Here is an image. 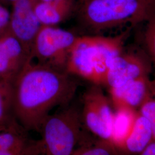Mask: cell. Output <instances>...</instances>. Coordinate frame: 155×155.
Returning <instances> with one entry per match:
<instances>
[{
	"mask_svg": "<svg viewBox=\"0 0 155 155\" xmlns=\"http://www.w3.org/2000/svg\"><path fill=\"white\" fill-rule=\"evenodd\" d=\"M12 84L15 119L28 132L38 133L51 111L71 103L78 87L71 74L32 61Z\"/></svg>",
	"mask_w": 155,
	"mask_h": 155,
	"instance_id": "1",
	"label": "cell"
},
{
	"mask_svg": "<svg viewBox=\"0 0 155 155\" xmlns=\"http://www.w3.org/2000/svg\"><path fill=\"white\" fill-rule=\"evenodd\" d=\"M124 35L115 37H78L73 45L66 72L76 75L95 84H104L109 68L121 54Z\"/></svg>",
	"mask_w": 155,
	"mask_h": 155,
	"instance_id": "2",
	"label": "cell"
},
{
	"mask_svg": "<svg viewBox=\"0 0 155 155\" xmlns=\"http://www.w3.org/2000/svg\"><path fill=\"white\" fill-rule=\"evenodd\" d=\"M39 133L37 155H74L91 136L83 126L80 109L71 103L50 114Z\"/></svg>",
	"mask_w": 155,
	"mask_h": 155,
	"instance_id": "3",
	"label": "cell"
},
{
	"mask_svg": "<svg viewBox=\"0 0 155 155\" xmlns=\"http://www.w3.org/2000/svg\"><path fill=\"white\" fill-rule=\"evenodd\" d=\"M155 15V0H84L82 20L101 31L127 24L147 21Z\"/></svg>",
	"mask_w": 155,
	"mask_h": 155,
	"instance_id": "4",
	"label": "cell"
},
{
	"mask_svg": "<svg viewBox=\"0 0 155 155\" xmlns=\"http://www.w3.org/2000/svg\"><path fill=\"white\" fill-rule=\"evenodd\" d=\"M77 37L66 30L41 25L35 41L32 59L36 58L40 64L66 72Z\"/></svg>",
	"mask_w": 155,
	"mask_h": 155,
	"instance_id": "5",
	"label": "cell"
},
{
	"mask_svg": "<svg viewBox=\"0 0 155 155\" xmlns=\"http://www.w3.org/2000/svg\"><path fill=\"white\" fill-rule=\"evenodd\" d=\"M81 116L86 130L96 139L110 141L114 113L99 85L83 94Z\"/></svg>",
	"mask_w": 155,
	"mask_h": 155,
	"instance_id": "6",
	"label": "cell"
},
{
	"mask_svg": "<svg viewBox=\"0 0 155 155\" xmlns=\"http://www.w3.org/2000/svg\"><path fill=\"white\" fill-rule=\"evenodd\" d=\"M33 0H17L13 2L9 31L21 45L28 59H32L33 46L41 25L34 11Z\"/></svg>",
	"mask_w": 155,
	"mask_h": 155,
	"instance_id": "7",
	"label": "cell"
},
{
	"mask_svg": "<svg viewBox=\"0 0 155 155\" xmlns=\"http://www.w3.org/2000/svg\"><path fill=\"white\" fill-rule=\"evenodd\" d=\"M149 71L148 64L140 56L121 54L111 62L105 85L109 89L117 88L134 79L148 76Z\"/></svg>",
	"mask_w": 155,
	"mask_h": 155,
	"instance_id": "8",
	"label": "cell"
},
{
	"mask_svg": "<svg viewBox=\"0 0 155 155\" xmlns=\"http://www.w3.org/2000/svg\"><path fill=\"white\" fill-rule=\"evenodd\" d=\"M29 61H32L9 30L0 38V79L12 83Z\"/></svg>",
	"mask_w": 155,
	"mask_h": 155,
	"instance_id": "9",
	"label": "cell"
},
{
	"mask_svg": "<svg viewBox=\"0 0 155 155\" xmlns=\"http://www.w3.org/2000/svg\"><path fill=\"white\" fill-rule=\"evenodd\" d=\"M151 82L148 76H145L109 89L113 104L117 108L125 107L134 110L140 107L149 95Z\"/></svg>",
	"mask_w": 155,
	"mask_h": 155,
	"instance_id": "10",
	"label": "cell"
},
{
	"mask_svg": "<svg viewBox=\"0 0 155 155\" xmlns=\"http://www.w3.org/2000/svg\"><path fill=\"white\" fill-rule=\"evenodd\" d=\"M152 141L153 132L150 122L139 113L130 132L117 150L119 155H139Z\"/></svg>",
	"mask_w": 155,
	"mask_h": 155,
	"instance_id": "11",
	"label": "cell"
},
{
	"mask_svg": "<svg viewBox=\"0 0 155 155\" xmlns=\"http://www.w3.org/2000/svg\"><path fill=\"white\" fill-rule=\"evenodd\" d=\"M70 2L51 4L44 2L36 3L34 11L41 25L54 26L67 16Z\"/></svg>",
	"mask_w": 155,
	"mask_h": 155,
	"instance_id": "12",
	"label": "cell"
},
{
	"mask_svg": "<svg viewBox=\"0 0 155 155\" xmlns=\"http://www.w3.org/2000/svg\"><path fill=\"white\" fill-rule=\"evenodd\" d=\"M133 111L128 107H120L117 108L116 112L114 113L110 141L116 148L122 144L132 127L136 116Z\"/></svg>",
	"mask_w": 155,
	"mask_h": 155,
	"instance_id": "13",
	"label": "cell"
},
{
	"mask_svg": "<svg viewBox=\"0 0 155 155\" xmlns=\"http://www.w3.org/2000/svg\"><path fill=\"white\" fill-rule=\"evenodd\" d=\"M74 155H119L110 141L91 137L81 145Z\"/></svg>",
	"mask_w": 155,
	"mask_h": 155,
	"instance_id": "14",
	"label": "cell"
},
{
	"mask_svg": "<svg viewBox=\"0 0 155 155\" xmlns=\"http://www.w3.org/2000/svg\"><path fill=\"white\" fill-rule=\"evenodd\" d=\"M15 119L13 112L11 82L0 79V127Z\"/></svg>",
	"mask_w": 155,
	"mask_h": 155,
	"instance_id": "15",
	"label": "cell"
},
{
	"mask_svg": "<svg viewBox=\"0 0 155 155\" xmlns=\"http://www.w3.org/2000/svg\"><path fill=\"white\" fill-rule=\"evenodd\" d=\"M39 150V140L29 144L13 139L0 137V155H37Z\"/></svg>",
	"mask_w": 155,
	"mask_h": 155,
	"instance_id": "16",
	"label": "cell"
},
{
	"mask_svg": "<svg viewBox=\"0 0 155 155\" xmlns=\"http://www.w3.org/2000/svg\"><path fill=\"white\" fill-rule=\"evenodd\" d=\"M147 22V25L145 33V41L153 66L155 77V15Z\"/></svg>",
	"mask_w": 155,
	"mask_h": 155,
	"instance_id": "17",
	"label": "cell"
},
{
	"mask_svg": "<svg viewBox=\"0 0 155 155\" xmlns=\"http://www.w3.org/2000/svg\"><path fill=\"white\" fill-rule=\"evenodd\" d=\"M139 109V113L149 121L153 132V140H155V97L148 95Z\"/></svg>",
	"mask_w": 155,
	"mask_h": 155,
	"instance_id": "18",
	"label": "cell"
},
{
	"mask_svg": "<svg viewBox=\"0 0 155 155\" xmlns=\"http://www.w3.org/2000/svg\"><path fill=\"white\" fill-rule=\"evenodd\" d=\"M11 15L9 12L0 5V38L9 30Z\"/></svg>",
	"mask_w": 155,
	"mask_h": 155,
	"instance_id": "19",
	"label": "cell"
},
{
	"mask_svg": "<svg viewBox=\"0 0 155 155\" xmlns=\"http://www.w3.org/2000/svg\"><path fill=\"white\" fill-rule=\"evenodd\" d=\"M139 155H155V140H153Z\"/></svg>",
	"mask_w": 155,
	"mask_h": 155,
	"instance_id": "20",
	"label": "cell"
},
{
	"mask_svg": "<svg viewBox=\"0 0 155 155\" xmlns=\"http://www.w3.org/2000/svg\"><path fill=\"white\" fill-rule=\"evenodd\" d=\"M40 1L47 2V3H51V4H58V3L65 2H70L69 0H40Z\"/></svg>",
	"mask_w": 155,
	"mask_h": 155,
	"instance_id": "21",
	"label": "cell"
},
{
	"mask_svg": "<svg viewBox=\"0 0 155 155\" xmlns=\"http://www.w3.org/2000/svg\"><path fill=\"white\" fill-rule=\"evenodd\" d=\"M8 1H10L13 2H15V1H17V0H8Z\"/></svg>",
	"mask_w": 155,
	"mask_h": 155,
	"instance_id": "22",
	"label": "cell"
}]
</instances>
